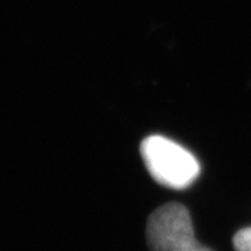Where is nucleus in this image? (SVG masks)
Here are the masks:
<instances>
[{
    "label": "nucleus",
    "instance_id": "f257e3e1",
    "mask_svg": "<svg viewBox=\"0 0 251 251\" xmlns=\"http://www.w3.org/2000/svg\"><path fill=\"white\" fill-rule=\"evenodd\" d=\"M141 155L151 176L165 187L186 188L200 175L197 158L166 137H147L141 144Z\"/></svg>",
    "mask_w": 251,
    "mask_h": 251
},
{
    "label": "nucleus",
    "instance_id": "f03ea898",
    "mask_svg": "<svg viewBox=\"0 0 251 251\" xmlns=\"http://www.w3.org/2000/svg\"><path fill=\"white\" fill-rule=\"evenodd\" d=\"M147 239L152 251H212L200 244L186 206L169 202L151 214Z\"/></svg>",
    "mask_w": 251,
    "mask_h": 251
},
{
    "label": "nucleus",
    "instance_id": "7ed1b4c3",
    "mask_svg": "<svg viewBox=\"0 0 251 251\" xmlns=\"http://www.w3.org/2000/svg\"><path fill=\"white\" fill-rule=\"evenodd\" d=\"M233 247L236 251H251V227H244L234 234Z\"/></svg>",
    "mask_w": 251,
    "mask_h": 251
}]
</instances>
